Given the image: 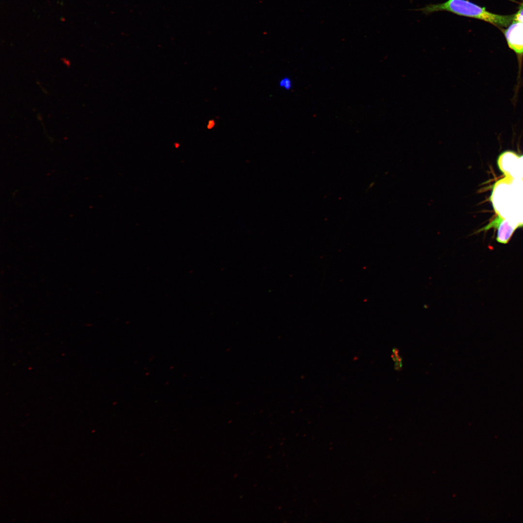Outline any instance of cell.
I'll use <instances>...</instances> for the list:
<instances>
[{"instance_id": "obj_9", "label": "cell", "mask_w": 523, "mask_h": 523, "mask_svg": "<svg viewBox=\"0 0 523 523\" xmlns=\"http://www.w3.org/2000/svg\"><path fill=\"white\" fill-rule=\"evenodd\" d=\"M522 180L523 184V178L522 179Z\"/></svg>"}, {"instance_id": "obj_7", "label": "cell", "mask_w": 523, "mask_h": 523, "mask_svg": "<svg viewBox=\"0 0 523 523\" xmlns=\"http://www.w3.org/2000/svg\"><path fill=\"white\" fill-rule=\"evenodd\" d=\"M279 85L281 87L288 90L292 88V82L290 78L285 77L280 80Z\"/></svg>"}, {"instance_id": "obj_3", "label": "cell", "mask_w": 523, "mask_h": 523, "mask_svg": "<svg viewBox=\"0 0 523 523\" xmlns=\"http://www.w3.org/2000/svg\"><path fill=\"white\" fill-rule=\"evenodd\" d=\"M503 31L508 47L517 56L519 78L523 60V23L513 21L508 28Z\"/></svg>"}, {"instance_id": "obj_1", "label": "cell", "mask_w": 523, "mask_h": 523, "mask_svg": "<svg viewBox=\"0 0 523 523\" xmlns=\"http://www.w3.org/2000/svg\"><path fill=\"white\" fill-rule=\"evenodd\" d=\"M416 10L429 15L446 11L458 15L476 18L489 22L498 27H507L513 21L514 15H500L491 13L469 0H447L444 2L429 4Z\"/></svg>"}, {"instance_id": "obj_6", "label": "cell", "mask_w": 523, "mask_h": 523, "mask_svg": "<svg viewBox=\"0 0 523 523\" xmlns=\"http://www.w3.org/2000/svg\"><path fill=\"white\" fill-rule=\"evenodd\" d=\"M513 21L523 23V0L519 5L517 13L514 14Z\"/></svg>"}, {"instance_id": "obj_2", "label": "cell", "mask_w": 523, "mask_h": 523, "mask_svg": "<svg viewBox=\"0 0 523 523\" xmlns=\"http://www.w3.org/2000/svg\"><path fill=\"white\" fill-rule=\"evenodd\" d=\"M518 180L506 177L500 180L494 186L491 199L497 215L519 224L518 215L523 207V184L521 180L518 185Z\"/></svg>"}, {"instance_id": "obj_8", "label": "cell", "mask_w": 523, "mask_h": 523, "mask_svg": "<svg viewBox=\"0 0 523 523\" xmlns=\"http://www.w3.org/2000/svg\"><path fill=\"white\" fill-rule=\"evenodd\" d=\"M517 220H518V223L520 225V227H523V207L521 210V211H520V212L519 213Z\"/></svg>"}, {"instance_id": "obj_4", "label": "cell", "mask_w": 523, "mask_h": 523, "mask_svg": "<svg viewBox=\"0 0 523 523\" xmlns=\"http://www.w3.org/2000/svg\"><path fill=\"white\" fill-rule=\"evenodd\" d=\"M497 164L506 177L512 179L523 178V155L519 156L514 152L505 151L498 157Z\"/></svg>"}, {"instance_id": "obj_5", "label": "cell", "mask_w": 523, "mask_h": 523, "mask_svg": "<svg viewBox=\"0 0 523 523\" xmlns=\"http://www.w3.org/2000/svg\"><path fill=\"white\" fill-rule=\"evenodd\" d=\"M519 227V225L515 221L497 215L488 224L478 230L473 234L488 231L492 228L496 229V240L500 243L506 244L508 242L515 231Z\"/></svg>"}]
</instances>
